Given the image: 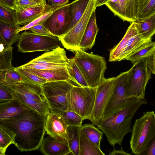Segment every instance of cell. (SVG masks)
Returning <instances> with one entry per match:
<instances>
[{
  "label": "cell",
  "mask_w": 155,
  "mask_h": 155,
  "mask_svg": "<svg viewBox=\"0 0 155 155\" xmlns=\"http://www.w3.org/2000/svg\"><path fill=\"white\" fill-rule=\"evenodd\" d=\"M147 66L150 72L155 74V50L153 51L147 57Z\"/></svg>",
  "instance_id": "obj_43"
},
{
  "label": "cell",
  "mask_w": 155,
  "mask_h": 155,
  "mask_svg": "<svg viewBox=\"0 0 155 155\" xmlns=\"http://www.w3.org/2000/svg\"><path fill=\"white\" fill-rule=\"evenodd\" d=\"M138 6V0H118L114 14L124 21L132 23L137 19Z\"/></svg>",
  "instance_id": "obj_16"
},
{
  "label": "cell",
  "mask_w": 155,
  "mask_h": 155,
  "mask_svg": "<svg viewBox=\"0 0 155 155\" xmlns=\"http://www.w3.org/2000/svg\"><path fill=\"white\" fill-rule=\"evenodd\" d=\"M14 98L9 87L3 83H0V102Z\"/></svg>",
  "instance_id": "obj_40"
},
{
  "label": "cell",
  "mask_w": 155,
  "mask_h": 155,
  "mask_svg": "<svg viewBox=\"0 0 155 155\" xmlns=\"http://www.w3.org/2000/svg\"><path fill=\"white\" fill-rule=\"evenodd\" d=\"M99 31L96 22L95 10L90 18L80 44V49L84 51L91 49L95 44L96 38Z\"/></svg>",
  "instance_id": "obj_20"
},
{
  "label": "cell",
  "mask_w": 155,
  "mask_h": 155,
  "mask_svg": "<svg viewBox=\"0 0 155 155\" xmlns=\"http://www.w3.org/2000/svg\"><path fill=\"white\" fill-rule=\"evenodd\" d=\"M12 47H8L0 34V51H3Z\"/></svg>",
  "instance_id": "obj_47"
},
{
  "label": "cell",
  "mask_w": 155,
  "mask_h": 155,
  "mask_svg": "<svg viewBox=\"0 0 155 155\" xmlns=\"http://www.w3.org/2000/svg\"><path fill=\"white\" fill-rule=\"evenodd\" d=\"M68 126L81 127L83 119L76 112L66 110L60 114Z\"/></svg>",
  "instance_id": "obj_37"
},
{
  "label": "cell",
  "mask_w": 155,
  "mask_h": 155,
  "mask_svg": "<svg viewBox=\"0 0 155 155\" xmlns=\"http://www.w3.org/2000/svg\"><path fill=\"white\" fill-rule=\"evenodd\" d=\"M131 154L123 150L122 148L119 150H114L108 154L109 155H130Z\"/></svg>",
  "instance_id": "obj_48"
},
{
  "label": "cell",
  "mask_w": 155,
  "mask_h": 155,
  "mask_svg": "<svg viewBox=\"0 0 155 155\" xmlns=\"http://www.w3.org/2000/svg\"><path fill=\"white\" fill-rule=\"evenodd\" d=\"M138 32L136 22H132L121 40L110 51L109 61H120L121 55L126 47L129 39Z\"/></svg>",
  "instance_id": "obj_21"
},
{
  "label": "cell",
  "mask_w": 155,
  "mask_h": 155,
  "mask_svg": "<svg viewBox=\"0 0 155 155\" xmlns=\"http://www.w3.org/2000/svg\"><path fill=\"white\" fill-rule=\"evenodd\" d=\"M100 148L95 146L87 137L81 128L79 130V155H105Z\"/></svg>",
  "instance_id": "obj_24"
},
{
  "label": "cell",
  "mask_w": 155,
  "mask_h": 155,
  "mask_svg": "<svg viewBox=\"0 0 155 155\" xmlns=\"http://www.w3.org/2000/svg\"><path fill=\"white\" fill-rule=\"evenodd\" d=\"M68 127L60 114L50 112L46 117L45 131L49 136L58 141L68 143Z\"/></svg>",
  "instance_id": "obj_14"
},
{
  "label": "cell",
  "mask_w": 155,
  "mask_h": 155,
  "mask_svg": "<svg viewBox=\"0 0 155 155\" xmlns=\"http://www.w3.org/2000/svg\"><path fill=\"white\" fill-rule=\"evenodd\" d=\"M20 27L0 20V34L8 47L18 41L20 35L16 31Z\"/></svg>",
  "instance_id": "obj_23"
},
{
  "label": "cell",
  "mask_w": 155,
  "mask_h": 155,
  "mask_svg": "<svg viewBox=\"0 0 155 155\" xmlns=\"http://www.w3.org/2000/svg\"><path fill=\"white\" fill-rule=\"evenodd\" d=\"M133 64L127 83L126 97L144 99L147 85L151 78V73L147 66V58Z\"/></svg>",
  "instance_id": "obj_9"
},
{
  "label": "cell",
  "mask_w": 155,
  "mask_h": 155,
  "mask_svg": "<svg viewBox=\"0 0 155 155\" xmlns=\"http://www.w3.org/2000/svg\"><path fill=\"white\" fill-rule=\"evenodd\" d=\"M131 71V68L114 78L112 91L104 107L101 121L115 114L138 99L126 97Z\"/></svg>",
  "instance_id": "obj_6"
},
{
  "label": "cell",
  "mask_w": 155,
  "mask_h": 155,
  "mask_svg": "<svg viewBox=\"0 0 155 155\" xmlns=\"http://www.w3.org/2000/svg\"><path fill=\"white\" fill-rule=\"evenodd\" d=\"M5 152L6 151L0 147V155H5Z\"/></svg>",
  "instance_id": "obj_51"
},
{
  "label": "cell",
  "mask_w": 155,
  "mask_h": 155,
  "mask_svg": "<svg viewBox=\"0 0 155 155\" xmlns=\"http://www.w3.org/2000/svg\"><path fill=\"white\" fill-rule=\"evenodd\" d=\"M70 76L73 81L78 86L88 87V85L73 58L70 59L69 65L67 67Z\"/></svg>",
  "instance_id": "obj_35"
},
{
  "label": "cell",
  "mask_w": 155,
  "mask_h": 155,
  "mask_svg": "<svg viewBox=\"0 0 155 155\" xmlns=\"http://www.w3.org/2000/svg\"><path fill=\"white\" fill-rule=\"evenodd\" d=\"M71 4L62 6L54 11L43 23L52 35L59 38L68 31L72 19Z\"/></svg>",
  "instance_id": "obj_12"
},
{
  "label": "cell",
  "mask_w": 155,
  "mask_h": 155,
  "mask_svg": "<svg viewBox=\"0 0 155 155\" xmlns=\"http://www.w3.org/2000/svg\"><path fill=\"white\" fill-rule=\"evenodd\" d=\"M38 3L42 7H44L47 4L46 0H34Z\"/></svg>",
  "instance_id": "obj_50"
},
{
  "label": "cell",
  "mask_w": 155,
  "mask_h": 155,
  "mask_svg": "<svg viewBox=\"0 0 155 155\" xmlns=\"http://www.w3.org/2000/svg\"><path fill=\"white\" fill-rule=\"evenodd\" d=\"M15 6L22 7H42L34 0H15Z\"/></svg>",
  "instance_id": "obj_42"
},
{
  "label": "cell",
  "mask_w": 155,
  "mask_h": 155,
  "mask_svg": "<svg viewBox=\"0 0 155 155\" xmlns=\"http://www.w3.org/2000/svg\"><path fill=\"white\" fill-rule=\"evenodd\" d=\"M63 6V5H62ZM62 6L51 7L49 5L45 10L39 16L28 23L20 27L16 31L17 33L23 31L29 30L30 28L38 24H42L53 12Z\"/></svg>",
  "instance_id": "obj_34"
},
{
  "label": "cell",
  "mask_w": 155,
  "mask_h": 155,
  "mask_svg": "<svg viewBox=\"0 0 155 155\" xmlns=\"http://www.w3.org/2000/svg\"><path fill=\"white\" fill-rule=\"evenodd\" d=\"M24 69L43 78L47 82L64 80L71 81L67 68L45 70Z\"/></svg>",
  "instance_id": "obj_22"
},
{
  "label": "cell",
  "mask_w": 155,
  "mask_h": 155,
  "mask_svg": "<svg viewBox=\"0 0 155 155\" xmlns=\"http://www.w3.org/2000/svg\"><path fill=\"white\" fill-rule=\"evenodd\" d=\"M143 153L144 155H155V138L150 144L147 150Z\"/></svg>",
  "instance_id": "obj_46"
},
{
  "label": "cell",
  "mask_w": 155,
  "mask_h": 155,
  "mask_svg": "<svg viewBox=\"0 0 155 155\" xmlns=\"http://www.w3.org/2000/svg\"><path fill=\"white\" fill-rule=\"evenodd\" d=\"M97 87H81L74 85L68 98V110L74 112L83 120H90L93 108Z\"/></svg>",
  "instance_id": "obj_7"
},
{
  "label": "cell",
  "mask_w": 155,
  "mask_h": 155,
  "mask_svg": "<svg viewBox=\"0 0 155 155\" xmlns=\"http://www.w3.org/2000/svg\"><path fill=\"white\" fill-rule=\"evenodd\" d=\"M155 50V43L152 39L148 40L137 49L124 60L130 61L134 64L140 60L147 57Z\"/></svg>",
  "instance_id": "obj_27"
},
{
  "label": "cell",
  "mask_w": 155,
  "mask_h": 155,
  "mask_svg": "<svg viewBox=\"0 0 155 155\" xmlns=\"http://www.w3.org/2000/svg\"><path fill=\"white\" fill-rule=\"evenodd\" d=\"M81 128L88 139L97 147L100 148V144L103 132L93 124H86Z\"/></svg>",
  "instance_id": "obj_31"
},
{
  "label": "cell",
  "mask_w": 155,
  "mask_h": 155,
  "mask_svg": "<svg viewBox=\"0 0 155 155\" xmlns=\"http://www.w3.org/2000/svg\"><path fill=\"white\" fill-rule=\"evenodd\" d=\"M32 32L40 35H52L44 26L43 24H38L31 28L29 29Z\"/></svg>",
  "instance_id": "obj_41"
},
{
  "label": "cell",
  "mask_w": 155,
  "mask_h": 155,
  "mask_svg": "<svg viewBox=\"0 0 155 155\" xmlns=\"http://www.w3.org/2000/svg\"><path fill=\"white\" fill-rule=\"evenodd\" d=\"M90 0H75L70 5L72 19L68 30H70L77 22L84 13Z\"/></svg>",
  "instance_id": "obj_28"
},
{
  "label": "cell",
  "mask_w": 155,
  "mask_h": 155,
  "mask_svg": "<svg viewBox=\"0 0 155 155\" xmlns=\"http://www.w3.org/2000/svg\"><path fill=\"white\" fill-rule=\"evenodd\" d=\"M81 127L68 126L67 128L68 143L74 155H79V130Z\"/></svg>",
  "instance_id": "obj_30"
},
{
  "label": "cell",
  "mask_w": 155,
  "mask_h": 155,
  "mask_svg": "<svg viewBox=\"0 0 155 155\" xmlns=\"http://www.w3.org/2000/svg\"><path fill=\"white\" fill-rule=\"evenodd\" d=\"M74 52L73 58L88 86L97 87L105 78L107 67L104 58L80 49Z\"/></svg>",
  "instance_id": "obj_3"
},
{
  "label": "cell",
  "mask_w": 155,
  "mask_h": 155,
  "mask_svg": "<svg viewBox=\"0 0 155 155\" xmlns=\"http://www.w3.org/2000/svg\"><path fill=\"white\" fill-rule=\"evenodd\" d=\"M16 134L12 129L5 125L0 123V147L6 151L11 144L15 146Z\"/></svg>",
  "instance_id": "obj_33"
},
{
  "label": "cell",
  "mask_w": 155,
  "mask_h": 155,
  "mask_svg": "<svg viewBox=\"0 0 155 155\" xmlns=\"http://www.w3.org/2000/svg\"><path fill=\"white\" fill-rule=\"evenodd\" d=\"M0 20L15 25L16 24L15 10L8 8L0 5Z\"/></svg>",
  "instance_id": "obj_39"
},
{
  "label": "cell",
  "mask_w": 155,
  "mask_h": 155,
  "mask_svg": "<svg viewBox=\"0 0 155 155\" xmlns=\"http://www.w3.org/2000/svg\"><path fill=\"white\" fill-rule=\"evenodd\" d=\"M29 108L14 97L0 102V122L15 118L24 110Z\"/></svg>",
  "instance_id": "obj_17"
},
{
  "label": "cell",
  "mask_w": 155,
  "mask_h": 155,
  "mask_svg": "<svg viewBox=\"0 0 155 155\" xmlns=\"http://www.w3.org/2000/svg\"><path fill=\"white\" fill-rule=\"evenodd\" d=\"M24 81L21 74L16 71L15 68L12 65L8 68L4 74V82L10 86Z\"/></svg>",
  "instance_id": "obj_36"
},
{
  "label": "cell",
  "mask_w": 155,
  "mask_h": 155,
  "mask_svg": "<svg viewBox=\"0 0 155 155\" xmlns=\"http://www.w3.org/2000/svg\"><path fill=\"white\" fill-rule=\"evenodd\" d=\"M9 87L12 92L28 99L39 102L46 100L43 95L41 85L24 81Z\"/></svg>",
  "instance_id": "obj_15"
},
{
  "label": "cell",
  "mask_w": 155,
  "mask_h": 155,
  "mask_svg": "<svg viewBox=\"0 0 155 155\" xmlns=\"http://www.w3.org/2000/svg\"><path fill=\"white\" fill-rule=\"evenodd\" d=\"M48 4L51 7H58L67 4L69 0H47Z\"/></svg>",
  "instance_id": "obj_44"
},
{
  "label": "cell",
  "mask_w": 155,
  "mask_h": 155,
  "mask_svg": "<svg viewBox=\"0 0 155 155\" xmlns=\"http://www.w3.org/2000/svg\"><path fill=\"white\" fill-rule=\"evenodd\" d=\"M130 143L133 153L140 155L146 151L155 138V114L153 111L144 113L136 119L131 129Z\"/></svg>",
  "instance_id": "obj_4"
},
{
  "label": "cell",
  "mask_w": 155,
  "mask_h": 155,
  "mask_svg": "<svg viewBox=\"0 0 155 155\" xmlns=\"http://www.w3.org/2000/svg\"><path fill=\"white\" fill-rule=\"evenodd\" d=\"M135 22L138 33L145 39L152 38L155 33V14L142 20Z\"/></svg>",
  "instance_id": "obj_25"
},
{
  "label": "cell",
  "mask_w": 155,
  "mask_h": 155,
  "mask_svg": "<svg viewBox=\"0 0 155 155\" xmlns=\"http://www.w3.org/2000/svg\"><path fill=\"white\" fill-rule=\"evenodd\" d=\"M146 100L138 99L115 114L102 120L97 126L105 135L110 145L121 146L125 135L131 132V126L135 113Z\"/></svg>",
  "instance_id": "obj_2"
},
{
  "label": "cell",
  "mask_w": 155,
  "mask_h": 155,
  "mask_svg": "<svg viewBox=\"0 0 155 155\" xmlns=\"http://www.w3.org/2000/svg\"><path fill=\"white\" fill-rule=\"evenodd\" d=\"M96 8L95 0H90L84 13L77 22L65 34L59 38L63 46L66 49L73 52L80 49L90 18Z\"/></svg>",
  "instance_id": "obj_10"
},
{
  "label": "cell",
  "mask_w": 155,
  "mask_h": 155,
  "mask_svg": "<svg viewBox=\"0 0 155 155\" xmlns=\"http://www.w3.org/2000/svg\"><path fill=\"white\" fill-rule=\"evenodd\" d=\"M151 39H145L138 32L132 36L128 41L126 47L121 55L120 61L124 60L134 51Z\"/></svg>",
  "instance_id": "obj_29"
},
{
  "label": "cell",
  "mask_w": 155,
  "mask_h": 155,
  "mask_svg": "<svg viewBox=\"0 0 155 155\" xmlns=\"http://www.w3.org/2000/svg\"><path fill=\"white\" fill-rule=\"evenodd\" d=\"M115 77L104 78L97 87L95 100L90 120L97 126L102 120L103 112L112 88Z\"/></svg>",
  "instance_id": "obj_13"
},
{
  "label": "cell",
  "mask_w": 155,
  "mask_h": 155,
  "mask_svg": "<svg viewBox=\"0 0 155 155\" xmlns=\"http://www.w3.org/2000/svg\"><path fill=\"white\" fill-rule=\"evenodd\" d=\"M15 0H0V5L9 9L15 10Z\"/></svg>",
  "instance_id": "obj_45"
},
{
  "label": "cell",
  "mask_w": 155,
  "mask_h": 155,
  "mask_svg": "<svg viewBox=\"0 0 155 155\" xmlns=\"http://www.w3.org/2000/svg\"><path fill=\"white\" fill-rule=\"evenodd\" d=\"M109 0H95L96 7H97L101 6L105 4Z\"/></svg>",
  "instance_id": "obj_49"
},
{
  "label": "cell",
  "mask_w": 155,
  "mask_h": 155,
  "mask_svg": "<svg viewBox=\"0 0 155 155\" xmlns=\"http://www.w3.org/2000/svg\"><path fill=\"white\" fill-rule=\"evenodd\" d=\"M48 4L44 7L41 6L26 7L16 6L15 10L16 24L25 25L39 16L46 8Z\"/></svg>",
  "instance_id": "obj_19"
},
{
  "label": "cell",
  "mask_w": 155,
  "mask_h": 155,
  "mask_svg": "<svg viewBox=\"0 0 155 155\" xmlns=\"http://www.w3.org/2000/svg\"><path fill=\"white\" fill-rule=\"evenodd\" d=\"M46 117L30 108L16 117L0 122L15 133V146L21 152L36 150L45 132Z\"/></svg>",
  "instance_id": "obj_1"
},
{
  "label": "cell",
  "mask_w": 155,
  "mask_h": 155,
  "mask_svg": "<svg viewBox=\"0 0 155 155\" xmlns=\"http://www.w3.org/2000/svg\"><path fill=\"white\" fill-rule=\"evenodd\" d=\"M12 92L14 97L19 100L26 106L40 114L46 117L50 112L46 100L42 102L38 101L28 99L18 94Z\"/></svg>",
  "instance_id": "obj_26"
},
{
  "label": "cell",
  "mask_w": 155,
  "mask_h": 155,
  "mask_svg": "<svg viewBox=\"0 0 155 155\" xmlns=\"http://www.w3.org/2000/svg\"><path fill=\"white\" fill-rule=\"evenodd\" d=\"M139 6L136 21L143 20L155 14V0H138Z\"/></svg>",
  "instance_id": "obj_32"
},
{
  "label": "cell",
  "mask_w": 155,
  "mask_h": 155,
  "mask_svg": "<svg viewBox=\"0 0 155 155\" xmlns=\"http://www.w3.org/2000/svg\"><path fill=\"white\" fill-rule=\"evenodd\" d=\"M70 62V59L67 57L64 49L59 47L46 52L18 67L23 69L38 70L66 68Z\"/></svg>",
  "instance_id": "obj_11"
},
{
  "label": "cell",
  "mask_w": 155,
  "mask_h": 155,
  "mask_svg": "<svg viewBox=\"0 0 155 155\" xmlns=\"http://www.w3.org/2000/svg\"><path fill=\"white\" fill-rule=\"evenodd\" d=\"M15 69L22 77L24 81H28L41 85L47 82L45 79L29 71L18 67L15 68Z\"/></svg>",
  "instance_id": "obj_38"
},
{
  "label": "cell",
  "mask_w": 155,
  "mask_h": 155,
  "mask_svg": "<svg viewBox=\"0 0 155 155\" xmlns=\"http://www.w3.org/2000/svg\"><path fill=\"white\" fill-rule=\"evenodd\" d=\"M74 85L67 80L46 82L42 85L43 95L50 112L60 114L68 110V98Z\"/></svg>",
  "instance_id": "obj_5"
},
{
  "label": "cell",
  "mask_w": 155,
  "mask_h": 155,
  "mask_svg": "<svg viewBox=\"0 0 155 155\" xmlns=\"http://www.w3.org/2000/svg\"><path fill=\"white\" fill-rule=\"evenodd\" d=\"M17 47L22 53L51 51L62 46L58 37L53 35H42L30 31H25L20 35Z\"/></svg>",
  "instance_id": "obj_8"
},
{
  "label": "cell",
  "mask_w": 155,
  "mask_h": 155,
  "mask_svg": "<svg viewBox=\"0 0 155 155\" xmlns=\"http://www.w3.org/2000/svg\"><path fill=\"white\" fill-rule=\"evenodd\" d=\"M40 147L41 151L46 155H65L72 153L68 143L58 141L49 136L43 139Z\"/></svg>",
  "instance_id": "obj_18"
}]
</instances>
